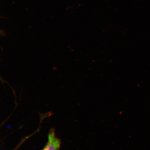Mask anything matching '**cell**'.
Listing matches in <instances>:
<instances>
[{
    "instance_id": "cell-1",
    "label": "cell",
    "mask_w": 150,
    "mask_h": 150,
    "mask_svg": "<svg viewBox=\"0 0 150 150\" xmlns=\"http://www.w3.org/2000/svg\"><path fill=\"white\" fill-rule=\"evenodd\" d=\"M60 144V141L56 137L54 130L51 131L49 134L48 141L43 150H58Z\"/></svg>"
}]
</instances>
